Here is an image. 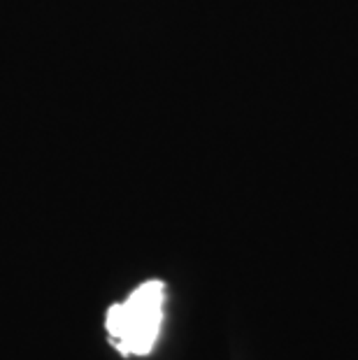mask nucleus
I'll return each mask as SVG.
<instances>
[{"label":"nucleus","mask_w":358,"mask_h":360,"mask_svg":"<svg viewBox=\"0 0 358 360\" xmlns=\"http://www.w3.org/2000/svg\"><path fill=\"white\" fill-rule=\"evenodd\" d=\"M165 283L149 279L124 302L112 304L105 319L110 342L121 356H147L154 351L163 326Z\"/></svg>","instance_id":"1"}]
</instances>
